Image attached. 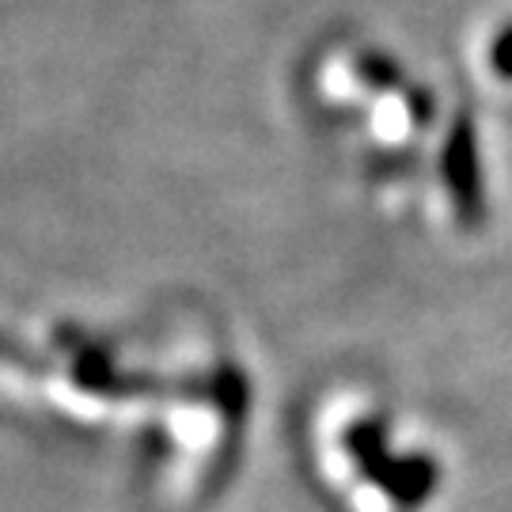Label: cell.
I'll return each mask as SVG.
<instances>
[{"label":"cell","instance_id":"3","mask_svg":"<svg viewBox=\"0 0 512 512\" xmlns=\"http://www.w3.org/2000/svg\"><path fill=\"white\" fill-rule=\"evenodd\" d=\"M346 452L353 459V467L376 482L384 475V467L391 463V448H387V425L380 418H365V421H353L346 433Z\"/></svg>","mask_w":512,"mask_h":512},{"label":"cell","instance_id":"1","mask_svg":"<svg viewBox=\"0 0 512 512\" xmlns=\"http://www.w3.org/2000/svg\"><path fill=\"white\" fill-rule=\"evenodd\" d=\"M440 167H444V186H448V194H452V209H456L459 224H467V228L482 224V213H486V186H482V164H478V137L467 114H463L456 126H452V133H448Z\"/></svg>","mask_w":512,"mask_h":512},{"label":"cell","instance_id":"2","mask_svg":"<svg viewBox=\"0 0 512 512\" xmlns=\"http://www.w3.org/2000/svg\"><path fill=\"white\" fill-rule=\"evenodd\" d=\"M376 486L395 501V509L414 512L421 501H429V494L437 490V463L425 456H391L384 475L376 478Z\"/></svg>","mask_w":512,"mask_h":512},{"label":"cell","instance_id":"4","mask_svg":"<svg viewBox=\"0 0 512 512\" xmlns=\"http://www.w3.org/2000/svg\"><path fill=\"white\" fill-rule=\"evenodd\" d=\"M490 65H494V69L505 76V80H512V27L497 35L494 50H490Z\"/></svg>","mask_w":512,"mask_h":512}]
</instances>
